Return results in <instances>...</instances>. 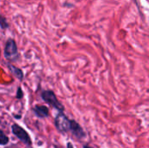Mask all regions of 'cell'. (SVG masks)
Segmentation results:
<instances>
[{
    "instance_id": "cell-1",
    "label": "cell",
    "mask_w": 149,
    "mask_h": 148,
    "mask_svg": "<svg viewBox=\"0 0 149 148\" xmlns=\"http://www.w3.org/2000/svg\"><path fill=\"white\" fill-rule=\"evenodd\" d=\"M41 97H42L43 100L45 103H47L48 105L52 106L53 108L57 109L59 113L60 112H64V110H65L64 106L58 101V99H57L55 93L52 90L43 91L42 93H41Z\"/></svg>"
},
{
    "instance_id": "cell-2",
    "label": "cell",
    "mask_w": 149,
    "mask_h": 148,
    "mask_svg": "<svg viewBox=\"0 0 149 148\" xmlns=\"http://www.w3.org/2000/svg\"><path fill=\"white\" fill-rule=\"evenodd\" d=\"M54 124L57 130L60 133H67L70 132L71 128V120L67 118V116L63 113L60 112L58 113L54 120Z\"/></svg>"
},
{
    "instance_id": "cell-3",
    "label": "cell",
    "mask_w": 149,
    "mask_h": 148,
    "mask_svg": "<svg viewBox=\"0 0 149 148\" xmlns=\"http://www.w3.org/2000/svg\"><path fill=\"white\" fill-rule=\"evenodd\" d=\"M3 54H4L5 58L10 61H16L18 59L19 54H18V51H17V46L16 42L13 39L7 40V42L5 44Z\"/></svg>"
},
{
    "instance_id": "cell-4",
    "label": "cell",
    "mask_w": 149,
    "mask_h": 148,
    "mask_svg": "<svg viewBox=\"0 0 149 148\" xmlns=\"http://www.w3.org/2000/svg\"><path fill=\"white\" fill-rule=\"evenodd\" d=\"M11 131H12V133L23 143H24L27 146L31 145V140L30 136L28 135L26 131L21 126H19L17 124H13L11 126Z\"/></svg>"
},
{
    "instance_id": "cell-5",
    "label": "cell",
    "mask_w": 149,
    "mask_h": 148,
    "mask_svg": "<svg viewBox=\"0 0 149 148\" xmlns=\"http://www.w3.org/2000/svg\"><path fill=\"white\" fill-rule=\"evenodd\" d=\"M70 132L78 140H83L86 137V133H85L83 128L80 126V125L77 121H75L73 120H71V128H70Z\"/></svg>"
},
{
    "instance_id": "cell-6",
    "label": "cell",
    "mask_w": 149,
    "mask_h": 148,
    "mask_svg": "<svg viewBox=\"0 0 149 148\" xmlns=\"http://www.w3.org/2000/svg\"><path fill=\"white\" fill-rule=\"evenodd\" d=\"M35 115L38 118L45 119L49 116V109L45 106H41V105H36L32 108Z\"/></svg>"
},
{
    "instance_id": "cell-7",
    "label": "cell",
    "mask_w": 149,
    "mask_h": 148,
    "mask_svg": "<svg viewBox=\"0 0 149 148\" xmlns=\"http://www.w3.org/2000/svg\"><path fill=\"white\" fill-rule=\"evenodd\" d=\"M8 67H9L10 72H11L18 80L22 81V80L24 79V73H23V72H22L21 69H19V68H17V67H16V66H14L13 65H10V64L8 65Z\"/></svg>"
},
{
    "instance_id": "cell-8",
    "label": "cell",
    "mask_w": 149,
    "mask_h": 148,
    "mask_svg": "<svg viewBox=\"0 0 149 148\" xmlns=\"http://www.w3.org/2000/svg\"><path fill=\"white\" fill-rule=\"evenodd\" d=\"M8 142H9V138L1 130L0 131V144H1V146H5Z\"/></svg>"
},
{
    "instance_id": "cell-9",
    "label": "cell",
    "mask_w": 149,
    "mask_h": 148,
    "mask_svg": "<svg viewBox=\"0 0 149 148\" xmlns=\"http://www.w3.org/2000/svg\"><path fill=\"white\" fill-rule=\"evenodd\" d=\"M17 99H21L23 97H24V92H23V90L21 87H18L17 88V95H16Z\"/></svg>"
},
{
    "instance_id": "cell-10",
    "label": "cell",
    "mask_w": 149,
    "mask_h": 148,
    "mask_svg": "<svg viewBox=\"0 0 149 148\" xmlns=\"http://www.w3.org/2000/svg\"><path fill=\"white\" fill-rule=\"evenodd\" d=\"M1 25H2V28H3V29H4L5 27H7V26H8V24H7V23H5V20H4V18H3V17L2 18Z\"/></svg>"
},
{
    "instance_id": "cell-11",
    "label": "cell",
    "mask_w": 149,
    "mask_h": 148,
    "mask_svg": "<svg viewBox=\"0 0 149 148\" xmlns=\"http://www.w3.org/2000/svg\"><path fill=\"white\" fill-rule=\"evenodd\" d=\"M67 148H74V147H73V146H72V143L68 142V143H67Z\"/></svg>"
},
{
    "instance_id": "cell-12",
    "label": "cell",
    "mask_w": 149,
    "mask_h": 148,
    "mask_svg": "<svg viewBox=\"0 0 149 148\" xmlns=\"http://www.w3.org/2000/svg\"><path fill=\"white\" fill-rule=\"evenodd\" d=\"M83 148H93V147H89V146H87V145H85V146H83Z\"/></svg>"
},
{
    "instance_id": "cell-13",
    "label": "cell",
    "mask_w": 149,
    "mask_h": 148,
    "mask_svg": "<svg viewBox=\"0 0 149 148\" xmlns=\"http://www.w3.org/2000/svg\"><path fill=\"white\" fill-rule=\"evenodd\" d=\"M5 148H17V147H13V146H10V147H5Z\"/></svg>"
}]
</instances>
